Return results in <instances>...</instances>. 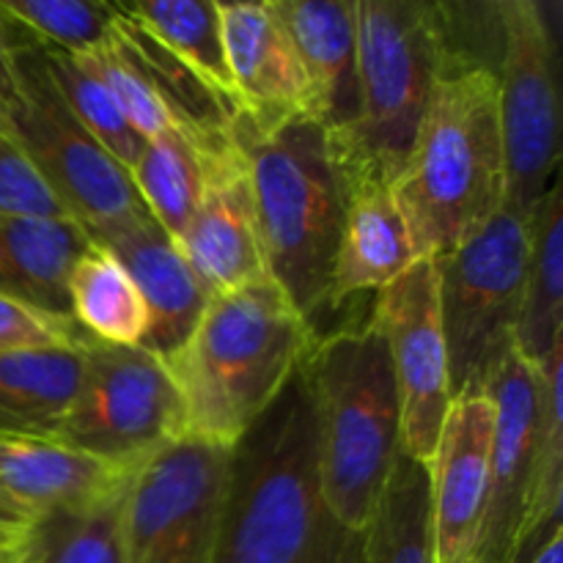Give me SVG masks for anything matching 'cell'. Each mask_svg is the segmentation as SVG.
I'll use <instances>...</instances> for the list:
<instances>
[{"mask_svg": "<svg viewBox=\"0 0 563 563\" xmlns=\"http://www.w3.org/2000/svg\"><path fill=\"white\" fill-rule=\"evenodd\" d=\"M212 563H363V537L322 498L302 366L231 449Z\"/></svg>", "mask_w": 563, "mask_h": 563, "instance_id": "6da1fadb", "label": "cell"}, {"mask_svg": "<svg viewBox=\"0 0 563 563\" xmlns=\"http://www.w3.org/2000/svg\"><path fill=\"white\" fill-rule=\"evenodd\" d=\"M313 341L317 330L269 275L209 297L185 344L163 357L187 438L234 449L300 372Z\"/></svg>", "mask_w": 563, "mask_h": 563, "instance_id": "7a4b0ae2", "label": "cell"}, {"mask_svg": "<svg viewBox=\"0 0 563 563\" xmlns=\"http://www.w3.org/2000/svg\"><path fill=\"white\" fill-rule=\"evenodd\" d=\"M418 258H443L504 209L506 165L495 69L445 49L416 141L394 181Z\"/></svg>", "mask_w": 563, "mask_h": 563, "instance_id": "3957f363", "label": "cell"}, {"mask_svg": "<svg viewBox=\"0 0 563 563\" xmlns=\"http://www.w3.org/2000/svg\"><path fill=\"white\" fill-rule=\"evenodd\" d=\"M231 135L251 176L267 275L313 328V319L330 311L344 168L328 132L308 119L273 130H253L236 119Z\"/></svg>", "mask_w": 563, "mask_h": 563, "instance_id": "277c9868", "label": "cell"}, {"mask_svg": "<svg viewBox=\"0 0 563 563\" xmlns=\"http://www.w3.org/2000/svg\"><path fill=\"white\" fill-rule=\"evenodd\" d=\"M317 465L330 515L352 533L372 520L401 454V410L388 346L372 322L313 341L306 363Z\"/></svg>", "mask_w": 563, "mask_h": 563, "instance_id": "5b68a950", "label": "cell"}, {"mask_svg": "<svg viewBox=\"0 0 563 563\" xmlns=\"http://www.w3.org/2000/svg\"><path fill=\"white\" fill-rule=\"evenodd\" d=\"M361 113L330 137L341 165L394 181L416 141L445 60L443 3L355 0Z\"/></svg>", "mask_w": 563, "mask_h": 563, "instance_id": "8992f818", "label": "cell"}, {"mask_svg": "<svg viewBox=\"0 0 563 563\" xmlns=\"http://www.w3.org/2000/svg\"><path fill=\"white\" fill-rule=\"evenodd\" d=\"M14 71V99L0 124L20 143L55 201L88 236L146 214L130 174L75 119L55 91L36 42L0 20Z\"/></svg>", "mask_w": 563, "mask_h": 563, "instance_id": "52a82bcc", "label": "cell"}, {"mask_svg": "<svg viewBox=\"0 0 563 563\" xmlns=\"http://www.w3.org/2000/svg\"><path fill=\"white\" fill-rule=\"evenodd\" d=\"M531 220L504 207L456 251L434 258L451 399L478 394L515 350L531 256Z\"/></svg>", "mask_w": 563, "mask_h": 563, "instance_id": "ba28073f", "label": "cell"}, {"mask_svg": "<svg viewBox=\"0 0 563 563\" xmlns=\"http://www.w3.org/2000/svg\"><path fill=\"white\" fill-rule=\"evenodd\" d=\"M498 82L500 137H504V207L533 218L542 198L559 181L561 88L559 25L539 0H500Z\"/></svg>", "mask_w": 563, "mask_h": 563, "instance_id": "9c48e42d", "label": "cell"}, {"mask_svg": "<svg viewBox=\"0 0 563 563\" xmlns=\"http://www.w3.org/2000/svg\"><path fill=\"white\" fill-rule=\"evenodd\" d=\"M181 434V401L163 357L146 346L104 344L86 335L82 379L49 440L99 460L137 465Z\"/></svg>", "mask_w": 563, "mask_h": 563, "instance_id": "30bf717a", "label": "cell"}, {"mask_svg": "<svg viewBox=\"0 0 563 563\" xmlns=\"http://www.w3.org/2000/svg\"><path fill=\"white\" fill-rule=\"evenodd\" d=\"M231 449L170 440L141 460L121 493L126 563H212Z\"/></svg>", "mask_w": 563, "mask_h": 563, "instance_id": "8fae6325", "label": "cell"}, {"mask_svg": "<svg viewBox=\"0 0 563 563\" xmlns=\"http://www.w3.org/2000/svg\"><path fill=\"white\" fill-rule=\"evenodd\" d=\"M482 390L493 399L495 427L473 563H522L537 548L531 515L542 456V377L520 352L509 350Z\"/></svg>", "mask_w": 563, "mask_h": 563, "instance_id": "7c38bea8", "label": "cell"}, {"mask_svg": "<svg viewBox=\"0 0 563 563\" xmlns=\"http://www.w3.org/2000/svg\"><path fill=\"white\" fill-rule=\"evenodd\" d=\"M368 322L383 335L394 366L401 454L427 465L454 401L434 258H416L399 278L379 289Z\"/></svg>", "mask_w": 563, "mask_h": 563, "instance_id": "4fadbf2b", "label": "cell"}, {"mask_svg": "<svg viewBox=\"0 0 563 563\" xmlns=\"http://www.w3.org/2000/svg\"><path fill=\"white\" fill-rule=\"evenodd\" d=\"M174 242L209 297L267 275L251 176L231 130L203 146L201 201Z\"/></svg>", "mask_w": 563, "mask_h": 563, "instance_id": "5bb4252c", "label": "cell"}, {"mask_svg": "<svg viewBox=\"0 0 563 563\" xmlns=\"http://www.w3.org/2000/svg\"><path fill=\"white\" fill-rule=\"evenodd\" d=\"M495 407L484 390L451 401L429 476L434 563H473L484 517Z\"/></svg>", "mask_w": 563, "mask_h": 563, "instance_id": "9a60e30c", "label": "cell"}, {"mask_svg": "<svg viewBox=\"0 0 563 563\" xmlns=\"http://www.w3.org/2000/svg\"><path fill=\"white\" fill-rule=\"evenodd\" d=\"M135 465L99 460L49 438L0 434V520L36 522L121 498Z\"/></svg>", "mask_w": 563, "mask_h": 563, "instance_id": "2e32d148", "label": "cell"}, {"mask_svg": "<svg viewBox=\"0 0 563 563\" xmlns=\"http://www.w3.org/2000/svg\"><path fill=\"white\" fill-rule=\"evenodd\" d=\"M218 14L240 119L253 130L306 119V75L275 0L218 3Z\"/></svg>", "mask_w": 563, "mask_h": 563, "instance_id": "e0dca14e", "label": "cell"}, {"mask_svg": "<svg viewBox=\"0 0 563 563\" xmlns=\"http://www.w3.org/2000/svg\"><path fill=\"white\" fill-rule=\"evenodd\" d=\"M306 75V119L339 137L361 113L355 0H275Z\"/></svg>", "mask_w": 563, "mask_h": 563, "instance_id": "ac0fdd59", "label": "cell"}, {"mask_svg": "<svg viewBox=\"0 0 563 563\" xmlns=\"http://www.w3.org/2000/svg\"><path fill=\"white\" fill-rule=\"evenodd\" d=\"M346 179L344 220L335 247L330 311L366 291H379L412 262L410 231L396 207L390 181L366 168L341 165Z\"/></svg>", "mask_w": 563, "mask_h": 563, "instance_id": "d6986e66", "label": "cell"}, {"mask_svg": "<svg viewBox=\"0 0 563 563\" xmlns=\"http://www.w3.org/2000/svg\"><path fill=\"white\" fill-rule=\"evenodd\" d=\"M91 240L108 247L124 264L146 302L148 333L143 346L159 357L174 355L196 328L209 300L207 289L176 242L154 223L148 212Z\"/></svg>", "mask_w": 563, "mask_h": 563, "instance_id": "ffe728a7", "label": "cell"}, {"mask_svg": "<svg viewBox=\"0 0 563 563\" xmlns=\"http://www.w3.org/2000/svg\"><path fill=\"white\" fill-rule=\"evenodd\" d=\"M88 242L69 218L0 214V295L69 317V275Z\"/></svg>", "mask_w": 563, "mask_h": 563, "instance_id": "44dd1931", "label": "cell"}, {"mask_svg": "<svg viewBox=\"0 0 563 563\" xmlns=\"http://www.w3.org/2000/svg\"><path fill=\"white\" fill-rule=\"evenodd\" d=\"M82 344L0 355V434L53 438L82 379Z\"/></svg>", "mask_w": 563, "mask_h": 563, "instance_id": "7402d4cb", "label": "cell"}, {"mask_svg": "<svg viewBox=\"0 0 563 563\" xmlns=\"http://www.w3.org/2000/svg\"><path fill=\"white\" fill-rule=\"evenodd\" d=\"M563 341V190L561 179L531 220V256L515 330V350L542 366Z\"/></svg>", "mask_w": 563, "mask_h": 563, "instance_id": "603a6c76", "label": "cell"}, {"mask_svg": "<svg viewBox=\"0 0 563 563\" xmlns=\"http://www.w3.org/2000/svg\"><path fill=\"white\" fill-rule=\"evenodd\" d=\"M115 5L124 20L163 44L225 104L234 119H240L229 64H225L218 0H152V3Z\"/></svg>", "mask_w": 563, "mask_h": 563, "instance_id": "cb8c5ba5", "label": "cell"}, {"mask_svg": "<svg viewBox=\"0 0 563 563\" xmlns=\"http://www.w3.org/2000/svg\"><path fill=\"white\" fill-rule=\"evenodd\" d=\"M69 317L88 339L143 346L148 311L124 264L99 242H88L69 275Z\"/></svg>", "mask_w": 563, "mask_h": 563, "instance_id": "d4e9b609", "label": "cell"}, {"mask_svg": "<svg viewBox=\"0 0 563 563\" xmlns=\"http://www.w3.org/2000/svg\"><path fill=\"white\" fill-rule=\"evenodd\" d=\"M209 137L214 135H198L174 124L143 141L141 154L130 168V179L143 207L170 240H179L201 201L203 146Z\"/></svg>", "mask_w": 563, "mask_h": 563, "instance_id": "484cf974", "label": "cell"}, {"mask_svg": "<svg viewBox=\"0 0 563 563\" xmlns=\"http://www.w3.org/2000/svg\"><path fill=\"white\" fill-rule=\"evenodd\" d=\"M361 537L363 563H434L427 465L407 454L396 456Z\"/></svg>", "mask_w": 563, "mask_h": 563, "instance_id": "4316f807", "label": "cell"}, {"mask_svg": "<svg viewBox=\"0 0 563 563\" xmlns=\"http://www.w3.org/2000/svg\"><path fill=\"white\" fill-rule=\"evenodd\" d=\"M42 49L44 69L53 80L55 91L66 102V108L75 113V119L108 148L110 157L121 163L130 174L132 163L141 154L143 141L126 115L121 113L119 102L108 91L102 80L86 66V60L77 53H60V49Z\"/></svg>", "mask_w": 563, "mask_h": 563, "instance_id": "83f0119b", "label": "cell"}, {"mask_svg": "<svg viewBox=\"0 0 563 563\" xmlns=\"http://www.w3.org/2000/svg\"><path fill=\"white\" fill-rule=\"evenodd\" d=\"M121 498L36 522L20 563H126L121 544Z\"/></svg>", "mask_w": 563, "mask_h": 563, "instance_id": "f1b7e54d", "label": "cell"}, {"mask_svg": "<svg viewBox=\"0 0 563 563\" xmlns=\"http://www.w3.org/2000/svg\"><path fill=\"white\" fill-rule=\"evenodd\" d=\"M0 20L44 49L88 53L115 27V3L88 0H0Z\"/></svg>", "mask_w": 563, "mask_h": 563, "instance_id": "f546056e", "label": "cell"}, {"mask_svg": "<svg viewBox=\"0 0 563 563\" xmlns=\"http://www.w3.org/2000/svg\"><path fill=\"white\" fill-rule=\"evenodd\" d=\"M77 55H80V58L86 60L88 69L108 86V91L113 93L121 113L126 115L132 130L141 135V141H148V137L159 135V132L170 130V126L176 124L170 110L165 108V102L159 99L152 77L146 75L141 58H137L135 49H132L130 38L121 31L119 20H115V27L99 47Z\"/></svg>", "mask_w": 563, "mask_h": 563, "instance_id": "4dcf8cb0", "label": "cell"}, {"mask_svg": "<svg viewBox=\"0 0 563 563\" xmlns=\"http://www.w3.org/2000/svg\"><path fill=\"white\" fill-rule=\"evenodd\" d=\"M86 341L71 317L42 311L27 302L0 295V355L38 350H69Z\"/></svg>", "mask_w": 563, "mask_h": 563, "instance_id": "1f68e13d", "label": "cell"}, {"mask_svg": "<svg viewBox=\"0 0 563 563\" xmlns=\"http://www.w3.org/2000/svg\"><path fill=\"white\" fill-rule=\"evenodd\" d=\"M0 214L69 218L3 124H0Z\"/></svg>", "mask_w": 563, "mask_h": 563, "instance_id": "d6a6232c", "label": "cell"}, {"mask_svg": "<svg viewBox=\"0 0 563 563\" xmlns=\"http://www.w3.org/2000/svg\"><path fill=\"white\" fill-rule=\"evenodd\" d=\"M522 563H563V528L555 526Z\"/></svg>", "mask_w": 563, "mask_h": 563, "instance_id": "836d02e7", "label": "cell"}, {"mask_svg": "<svg viewBox=\"0 0 563 563\" xmlns=\"http://www.w3.org/2000/svg\"><path fill=\"white\" fill-rule=\"evenodd\" d=\"M11 99H14V71H11L9 44H5L3 31H0V121H3Z\"/></svg>", "mask_w": 563, "mask_h": 563, "instance_id": "e575fe53", "label": "cell"}, {"mask_svg": "<svg viewBox=\"0 0 563 563\" xmlns=\"http://www.w3.org/2000/svg\"><path fill=\"white\" fill-rule=\"evenodd\" d=\"M27 533H31V528L0 520V559L20 553L22 544L27 542Z\"/></svg>", "mask_w": 563, "mask_h": 563, "instance_id": "d590c367", "label": "cell"}, {"mask_svg": "<svg viewBox=\"0 0 563 563\" xmlns=\"http://www.w3.org/2000/svg\"><path fill=\"white\" fill-rule=\"evenodd\" d=\"M22 548H25V544H22ZM20 553H22V550H20ZM20 553L5 555V559H0V563H20Z\"/></svg>", "mask_w": 563, "mask_h": 563, "instance_id": "8d00e7d4", "label": "cell"}]
</instances>
